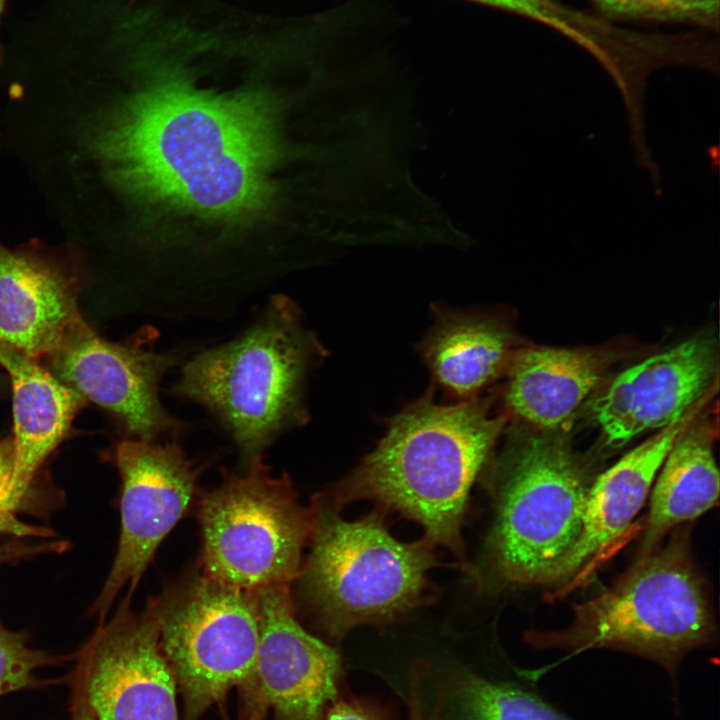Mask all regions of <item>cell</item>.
Masks as SVG:
<instances>
[{
	"instance_id": "obj_1",
	"label": "cell",
	"mask_w": 720,
	"mask_h": 720,
	"mask_svg": "<svg viewBox=\"0 0 720 720\" xmlns=\"http://www.w3.org/2000/svg\"><path fill=\"white\" fill-rule=\"evenodd\" d=\"M142 87L93 141L112 180L135 197L198 217L254 216L271 198L276 119L256 91L217 93L172 64H153Z\"/></svg>"
},
{
	"instance_id": "obj_2",
	"label": "cell",
	"mask_w": 720,
	"mask_h": 720,
	"mask_svg": "<svg viewBox=\"0 0 720 720\" xmlns=\"http://www.w3.org/2000/svg\"><path fill=\"white\" fill-rule=\"evenodd\" d=\"M504 424L483 401L440 405L429 391L392 419L377 447L328 496L340 508L372 500L463 558L469 492Z\"/></svg>"
},
{
	"instance_id": "obj_3",
	"label": "cell",
	"mask_w": 720,
	"mask_h": 720,
	"mask_svg": "<svg viewBox=\"0 0 720 720\" xmlns=\"http://www.w3.org/2000/svg\"><path fill=\"white\" fill-rule=\"evenodd\" d=\"M321 355L296 304L275 296L241 336L187 361L173 393L209 410L248 463L280 432L305 422V380Z\"/></svg>"
},
{
	"instance_id": "obj_4",
	"label": "cell",
	"mask_w": 720,
	"mask_h": 720,
	"mask_svg": "<svg viewBox=\"0 0 720 720\" xmlns=\"http://www.w3.org/2000/svg\"><path fill=\"white\" fill-rule=\"evenodd\" d=\"M568 627L529 632L537 649H559L573 656L613 649L662 666L674 683L682 659L710 644L713 617L689 551L687 531L639 561L617 583L577 604Z\"/></svg>"
},
{
	"instance_id": "obj_5",
	"label": "cell",
	"mask_w": 720,
	"mask_h": 720,
	"mask_svg": "<svg viewBox=\"0 0 720 720\" xmlns=\"http://www.w3.org/2000/svg\"><path fill=\"white\" fill-rule=\"evenodd\" d=\"M310 553L300 569L306 604L329 636L342 639L364 624L392 622L418 606L437 565L424 537L395 539L378 511L347 521L327 495L311 503Z\"/></svg>"
},
{
	"instance_id": "obj_6",
	"label": "cell",
	"mask_w": 720,
	"mask_h": 720,
	"mask_svg": "<svg viewBox=\"0 0 720 720\" xmlns=\"http://www.w3.org/2000/svg\"><path fill=\"white\" fill-rule=\"evenodd\" d=\"M511 448L501 463L488 556L506 582L549 583L580 534L592 482L551 432L529 435Z\"/></svg>"
},
{
	"instance_id": "obj_7",
	"label": "cell",
	"mask_w": 720,
	"mask_h": 720,
	"mask_svg": "<svg viewBox=\"0 0 720 720\" xmlns=\"http://www.w3.org/2000/svg\"><path fill=\"white\" fill-rule=\"evenodd\" d=\"M204 573L245 591L291 585L299 576L313 509L289 477H273L260 455L199 502Z\"/></svg>"
},
{
	"instance_id": "obj_8",
	"label": "cell",
	"mask_w": 720,
	"mask_h": 720,
	"mask_svg": "<svg viewBox=\"0 0 720 720\" xmlns=\"http://www.w3.org/2000/svg\"><path fill=\"white\" fill-rule=\"evenodd\" d=\"M160 644L184 705L198 720L229 690L239 691L242 719L255 702L259 617L253 592L205 573L158 598Z\"/></svg>"
},
{
	"instance_id": "obj_9",
	"label": "cell",
	"mask_w": 720,
	"mask_h": 720,
	"mask_svg": "<svg viewBox=\"0 0 720 720\" xmlns=\"http://www.w3.org/2000/svg\"><path fill=\"white\" fill-rule=\"evenodd\" d=\"M131 596L74 654L70 679L97 720H178L177 684L160 644L159 601L135 612Z\"/></svg>"
},
{
	"instance_id": "obj_10",
	"label": "cell",
	"mask_w": 720,
	"mask_h": 720,
	"mask_svg": "<svg viewBox=\"0 0 720 720\" xmlns=\"http://www.w3.org/2000/svg\"><path fill=\"white\" fill-rule=\"evenodd\" d=\"M122 480L117 553L92 612L106 616L127 585L131 596L157 547L187 510L198 471L175 443L120 442L115 452Z\"/></svg>"
},
{
	"instance_id": "obj_11",
	"label": "cell",
	"mask_w": 720,
	"mask_h": 720,
	"mask_svg": "<svg viewBox=\"0 0 720 720\" xmlns=\"http://www.w3.org/2000/svg\"><path fill=\"white\" fill-rule=\"evenodd\" d=\"M49 357L60 380L111 412L138 439L152 441L182 429L159 398L160 381L178 356L154 350L146 336L114 343L82 320Z\"/></svg>"
},
{
	"instance_id": "obj_12",
	"label": "cell",
	"mask_w": 720,
	"mask_h": 720,
	"mask_svg": "<svg viewBox=\"0 0 720 720\" xmlns=\"http://www.w3.org/2000/svg\"><path fill=\"white\" fill-rule=\"evenodd\" d=\"M259 617L255 702L245 720H322L335 701L341 675L338 652L297 621L290 585L252 591Z\"/></svg>"
},
{
	"instance_id": "obj_13",
	"label": "cell",
	"mask_w": 720,
	"mask_h": 720,
	"mask_svg": "<svg viewBox=\"0 0 720 720\" xmlns=\"http://www.w3.org/2000/svg\"><path fill=\"white\" fill-rule=\"evenodd\" d=\"M717 351L711 339L693 338L618 374L590 404L606 443L620 447L639 434L680 419L711 388Z\"/></svg>"
},
{
	"instance_id": "obj_14",
	"label": "cell",
	"mask_w": 720,
	"mask_h": 720,
	"mask_svg": "<svg viewBox=\"0 0 720 720\" xmlns=\"http://www.w3.org/2000/svg\"><path fill=\"white\" fill-rule=\"evenodd\" d=\"M77 277L55 251L0 243V345L32 359L50 356L83 319Z\"/></svg>"
},
{
	"instance_id": "obj_15",
	"label": "cell",
	"mask_w": 720,
	"mask_h": 720,
	"mask_svg": "<svg viewBox=\"0 0 720 720\" xmlns=\"http://www.w3.org/2000/svg\"><path fill=\"white\" fill-rule=\"evenodd\" d=\"M708 394L680 419L658 430L592 482L580 534L556 568L551 582L575 573L590 557L623 532L646 501L668 452L695 420Z\"/></svg>"
},
{
	"instance_id": "obj_16",
	"label": "cell",
	"mask_w": 720,
	"mask_h": 720,
	"mask_svg": "<svg viewBox=\"0 0 720 720\" xmlns=\"http://www.w3.org/2000/svg\"><path fill=\"white\" fill-rule=\"evenodd\" d=\"M12 386L14 469L5 511L21 504L38 469L65 436L80 395L35 359L0 345Z\"/></svg>"
},
{
	"instance_id": "obj_17",
	"label": "cell",
	"mask_w": 720,
	"mask_h": 720,
	"mask_svg": "<svg viewBox=\"0 0 720 720\" xmlns=\"http://www.w3.org/2000/svg\"><path fill=\"white\" fill-rule=\"evenodd\" d=\"M610 357L590 350L532 347L509 363L506 403L527 423L552 432L566 424L602 382Z\"/></svg>"
},
{
	"instance_id": "obj_18",
	"label": "cell",
	"mask_w": 720,
	"mask_h": 720,
	"mask_svg": "<svg viewBox=\"0 0 720 720\" xmlns=\"http://www.w3.org/2000/svg\"><path fill=\"white\" fill-rule=\"evenodd\" d=\"M713 442L710 425L693 421L673 444L651 494L640 557L655 550L672 529L718 503L719 473Z\"/></svg>"
},
{
	"instance_id": "obj_19",
	"label": "cell",
	"mask_w": 720,
	"mask_h": 720,
	"mask_svg": "<svg viewBox=\"0 0 720 720\" xmlns=\"http://www.w3.org/2000/svg\"><path fill=\"white\" fill-rule=\"evenodd\" d=\"M438 312L422 344L423 358L446 392L460 401L473 399L507 365L510 335L495 319Z\"/></svg>"
},
{
	"instance_id": "obj_20",
	"label": "cell",
	"mask_w": 720,
	"mask_h": 720,
	"mask_svg": "<svg viewBox=\"0 0 720 720\" xmlns=\"http://www.w3.org/2000/svg\"><path fill=\"white\" fill-rule=\"evenodd\" d=\"M456 691L468 720H571L538 695L474 674H461Z\"/></svg>"
},
{
	"instance_id": "obj_21",
	"label": "cell",
	"mask_w": 720,
	"mask_h": 720,
	"mask_svg": "<svg viewBox=\"0 0 720 720\" xmlns=\"http://www.w3.org/2000/svg\"><path fill=\"white\" fill-rule=\"evenodd\" d=\"M66 659L31 648L24 632L12 631L0 622V696L57 683L39 678L36 672L63 663Z\"/></svg>"
},
{
	"instance_id": "obj_22",
	"label": "cell",
	"mask_w": 720,
	"mask_h": 720,
	"mask_svg": "<svg viewBox=\"0 0 720 720\" xmlns=\"http://www.w3.org/2000/svg\"><path fill=\"white\" fill-rule=\"evenodd\" d=\"M607 14L617 17L680 22L717 28L719 0H593Z\"/></svg>"
},
{
	"instance_id": "obj_23",
	"label": "cell",
	"mask_w": 720,
	"mask_h": 720,
	"mask_svg": "<svg viewBox=\"0 0 720 720\" xmlns=\"http://www.w3.org/2000/svg\"><path fill=\"white\" fill-rule=\"evenodd\" d=\"M322 720H384L375 707L355 699L332 702Z\"/></svg>"
},
{
	"instance_id": "obj_24",
	"label": "cell",
	"mask_w": 720,
	"mask_h": 720,
	"mask_svg": "<svg viewBox=\"0 0 720 720\" xmlns=\"http://www.w3.org/2000/svg\"><path fill=\"white\" fill-rule=\"evenodd\" d=\"M520 16L541 20L549 11V0H470Z\"/></svg>"
},
{
	"instance_id": "obj_25",
	"label": "cell",
	"mask_w": 720,
	"mask_h": 720,
	"mask_svg": "<svg viewBox=\"0 0 720 720\" xmlns=\"http://www.w3.org/2000/svg\"><path fill=\"white\" fill-rule=\"evenodd\" d=\"M14 469V443L12 436L0 441V518L14 519L5 511Z\"/></svg>"
},
{
	"instance_id": "obj_26",
	"label": "cell",
	"mask_w": 720,
	"mask_h": 720,
	"mask_svg": "<svg viewBox=\"0 0 720 720\" xmlns=\"http://www.w3.org/2000/svg\"><path fill=\"white\" fill-rule=\"evenodd\" d=\"M409 720H443L439 708L432 710L425 705L418 675H415L411 681Z\"/></svg>"
},
{
	"instance_id": "obj_27",
	"label": "cell",
	"mask_w": 720,
	"mask_h": 720,
	"mask_svg": "<svg viewBox=\"0 0 720 720\" xmlns=\"http://www.w3.org/2000/svg\"><path fill=\"white\" fill-rule=\"evenodd\" d=\"M69 680L72 684L71 720H97L80 684Z\"/></svg>"
},
{
	"instance_id": "obj_28",
	"label": "cell",
	"mask_w": 720,
	"mask_h": 720,
	"mask_svg": "<svg viewBox=\"0 0 720 720\" xmlns=\"http://www.w3.org/2000/svg\"><path fill=\"white\" fill-rule=\"evenodd\" d=\"M22 554H30V551H25L24 549H7V548H0V563L2 560H8L11 558H14L15 556Z\"/></svg>"
},
{
	"instance_id": "obj_29",
	"label": "cell",
	"mask_w": 720,
	"mask_h": 720,
	"mask_svg": "<svg viewBox=\"0 0 720 720\" xmlns=\"http://www.w3.org/2000/svg\"><path fill=\"white\" fill-rule=\"evenodd\" d=\"M6 4H7V0H0V27H1L2 18L4 15V11L6 8Z\"/></svg>"
},
{
	"instance_id": "obj_30",
	"label": "cell",
	"mask_w": 720,
	"mask_h": 720,
	"mask_svg": "<svg viewBox=\"0 0 720 720\" xmlns=\"http://www.w3.org/2000/svg\"><path fill=\"white\" fill-rule=\"evenodd\" d=\"M226 720H228V719H226Z\"/></svg>"
}]
</instances>
